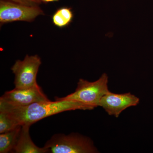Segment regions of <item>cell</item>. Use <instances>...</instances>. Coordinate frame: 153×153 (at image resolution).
I'll list each match as a JSON object with an SVG mask.
<instances>
[{
    "label": "cell",
    "instance_id": "1",
    "mask_svg": "<svg viewBox=\"0 0 153 153\" xmlns=\"http://www.w3.org/2000/svg\"><path fill=\"white\" fill-rule=\"evenodd\" d=\"M91 110L90 107L78 102L55 100L38 102L25 106H14L0 102V111H4L19 126H31L50 116L69 111Z\"/></svg>",
    "mask_w": 153,
    "mask_h": 153
},
{
    "label": "cell",
    "instance_id": "2",
    "mask_svg": "<svg viewBox=\"0 0 153 153\" xmlns=\"http://www.w3.org/2000/svg\"><path fill=\"white\" fill-rule=\"evenodd\" d=\"M108 81V76L105 73L94 82L80 79L73 93L64 97H55V99L78 102L90 107L93 110L99 106L102 97L109 91Z\"/></svg>",
    "mask_w": 153,
    "mask_h": 153
},
{
    "label": "cell",
    "instance_id": "3",
    "mask_svg": "<svg viewBox=\"0 0 153 153\" xmlns=\"http://www.w3.org/2000/svg\"><path fill=\"white\" fill-rule=\"evenodd\" d=\"M44 146L51 153H95L98 150L89 138L76 133L55 134Z\"/></svg>",
    "mask_w": 153,
    "mask_h": 153
},
{
    "label": "cell",
    "instance_id": "4",
    "mask_svg": "<svg viewBox=\"0 0 153 153\" xmlns=\"http://www.w3.org/2000/svg\"><path fill=\"white\" fill-rule=\"evenodd\" d=\"M41 64L38 55H27L24 60H17L11 68L15 76V88H29L38 85L36 78Z\"/></svg>",
    "mask_w": 153,
    "mask_h": 153
},
{
    "label": "cell",
    "instance_id": "5",
    "mask_svg": "<svg viewBox=\"0 0 153 153\" xmlns=\"http://www.w3.org/2000/svg\"><path fill=\"white\" fill-rule=\"evenodd\" d=\"M44 12L38 6H29L8 0L0 2L1 25L17 21L32 22Z\"/></svg>",
    "mask_w": 153,
    "mask_h": 153
},
{
    "label": "cell",
    "instance_id": "6",
    "mask_svg": "<svg viewBox=\"0 0 153 153\" xmlns=\"http://www.w3.org/2000/svg\"><path fill=\"white\" fill-rule=\"evenodd\" d=\"M49 100L38 85L29 88H15L6 91L0 98V102L14 106H25L34 102Z\"/></svg>",
    "mask_w": 153,
    "mask_h": 153
},
{
    "label": "cell",
    "instance_id": "7",
    "mask_svg": "<svg viewBox=\"0 0 153 153\" xmlns=\"http://www.w3.org/2000/svg\"><path fill=\"white\" fill-rule=\"evenodd\" d=\"M140 99L130 93L116 94L108 91L102 97L101 106L109 115L118 117L125 110L139 104Z\"/></svg>",
    "mask_w": 153,
    "mask_h": 153
},
{
    "label": "cell",
    "instance_id": "8",
    "mask_svg": "<svg viewBox=\"0 0 153 153\" xmlns=\"http://www.w3.org/2000/svg\"><path fill=\"white\" fill-rule=\"evenodd\" d=\"M30 126L29 125L22 126L16 143L12 153H49V149L45 146L39 147L33 143L30 136Z\"/></svg>",
    "mask_w": 153,
    "mask_h": 153
},
{
    "label": "cell",
    "instance_id": "9",
    "mask_svg": "<svg viewBox=\"0 0 153 153\" xmlns=\"http://www.w3.org/2000/svg\"><path fill=\"white\" fill-rule=\"evenodd\" d=\"M22 126L11 131L0 134V153H12L16 143Z\"/></svg>",
    "mask_w": 153,
    "mask_h": 153
},
{
    "label": "cell",
    "instance_id": "10",
    "mask_svg": "<svg viewBox=\"0 0 153 153\" xmlns=\"http://www.w3.org/2000/svg\"><path fill=\"white\" fill-rule=\"evenodd\" d=\"M73 17L71 8L63 7L57 9L52 16V23L58 27H64L72 22Z\"/></svg>",
    "mask_w": 153,
    "mask_h": 153
},
{
    "label": "cell",
    "instance_id": "11",
    "mask_svg": "<svg viewBox=\"0 0 153 153\" xmlns=\"http://www.w3.org/2000/svg\"><path fill=\"white\" fill-rule=\"evenodd\" d=\"M19 126L16 121L8 114L0 111V134L11 131Z\"/></svg>",
    "mask_w": 153,
    "mask_h": 153
},
{
    "label": "cell",
    "instance_id": "12",
    "mask_svg": "<svg viewBox=\"0 0 153 153\" xmlns=\"http://www.w3.org/2000/svg\"><path fill=\"white\" fill-rule=\"evenodd\" d=\"M13 2L29 6H38L41 4V0H8Z\"/></svg>",
    "mask_w": 153,
    "mask_h": 153
},
{
    "label": "cell",
    "instance_id": "13",
    "mask_svg": "<svg viewBox=\"0 0 153 153\" xmlns=\"http://www.w3.org/2000/svg\"><path fill=\"white\" fill-rule=\"evenodd\" d=\"M59 0H41V1L44 3L51 2L57 1Z\"/></svg>",
    "mask_w": 153,
    "mask_h": 153
}]
</instances>
